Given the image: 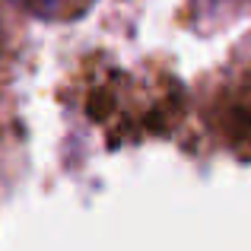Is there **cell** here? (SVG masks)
Listing matches in <instances>:
<instances>
[{
    "label": "cell",
    "mask_w": 251,
    "mask_h": 251,
    "mask_svg": "<svg viewBox=\"0 0 251 251\" xmlns=\"http://www.w3.org/2000/svg\"><path fill=\"white\" fill-rule=\"evenodd\" d=\"M13 3L23 6V10H29V13H35V16H48V13L54 10L57 0H13Z\"/></svg>",
    "instance_id": "6da1fadb"
}]
</instances>
